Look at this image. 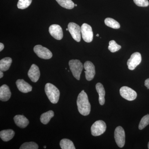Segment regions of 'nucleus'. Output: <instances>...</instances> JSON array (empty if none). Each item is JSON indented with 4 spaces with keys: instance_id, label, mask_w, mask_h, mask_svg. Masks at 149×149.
Returning a JSON list of instances; mask_svg holds the SVG:
<instances>
[{
    "instance_id": "obj_1",
    "label": "nucleus",
    "mask_w": 149,
    "mask_h": 149,
    "mask_svg": "<svg viewBox=\"0 0 149 149\" xmlns=\"http://www.w3.org/2000/svg\"><path fill=\"white\" fill-rule=\"evenodd\" d=\"M78 111L82 115L88 116L91 111V105L88 96L84 91H81L78 95L77 100Z\"/></svg>"
},
{
    "instance_id": "obj_2",
    "label": "nucleus",
    "mask_w": 149,
    "mask_h": 149,
    "mask_svg": "<svg viewBox=\"0 0 149 149\" xmlns=\"http://www.w3.org/2000/svg\"><path fill=\"white\" fill-rule=\"evenodd\" d=\"M45 92L52 103L55 104L58 102L60 93L55 85L51 83H47L45 86Z\"/></svg>"
},
{
    "instance_id": "obj_3",
    "label": "nucleus",
    "mask_w": 149,
    "mask_h": 149,
    "mask_svg": "<svg viewBox=\"0 0 149 149\" xmlns=\"http://www.w3.org/2000/svg\"><path fill=\"white\" fill-rule=\"evenodd\" d=\"M70 68L73 76L77 80H80V75L84 65L79 60H71L69 62Z\"/></svg>"
},
{
    "instance_id": "obj_4",
    "label": "nucleus",
    "mask_w": 149,
    "mask_h": 149,
    "mask_svg": "<svg viewBox=\"0 0 149 149\" xmlns=\"http://www.w3.org/2000/svg\"><path fill=\"white\" fill-rule=\"evenodd\" d=\"M106 128L105 123L102 120H97L91 127V133L93 136H100L105 132Z\"/></svg>"
},
{
    "instance_id": "obj_5",
    "label": "nucleus",
    "mask_w": 149,
    "mask_h": 149,
    "mask_svg": "<svg viewBox=\"0 0 149 149\" xmlns=\"http://www.w3.org/2000/svg\"><path fill=\"white\" fill-rule=\"evenodd\" d=\"M81 34L84 41L88 43L92 42L93 39V33L92 27L86 23L82 24L81 27Z\"/></svg>"
},
{
    "instance_id": "obj_6",
    "label": "nucleus",
    "mask_w": 149,
    "mask_h": 149,
    "mask_svg": "<svg viewBox=\"0 0 149 149\" xmlns=\"http://www.w3.org/2000/svg\"><path fill=\"white\" fill-rule=\"evenodd\" d=\"M114 139L116 143L119 148H123L125 143V133L121 126L116 127L115 130Z\"/></svg>"
},
{
    "instance_id": "obj_7",
    "label": "nucleus",
    "mask_w": 149,
    "mask_h": 149,
    "mask_svg": "<svg viewBox=\"0 0 149 149\" xmlns=\"http://www.w3.org/2000/svg\"><path fill=\"white\" fill-rule=\"evenodd\" d=\"M34 51L39 57L44 59H49L52 57V54L49 50L40 45L34 47Z\"/></svg>"
},
{
    "instance_id": "obj_8",
    "label": "nucleus",
    "mask_w": 149,
    "mask_h": 149,
    "mask_svg": "<svg viewBox=\"0 0 149 149\" xmlns=\"http://www.w3.org/2000/svg\"><path fill=\"white\" fill-rule=\"evenodd\" d=\"M120 93L123 98L130 101L134 100L137 97V94L136 91L126 86L120 88Z\"/></svg>"
},
{
    "instance_id": "obj_9",
    "label": "nucleus",
    "mask_w": 149,
    "mask_h": 149,
    "mask_svg": "<svg viewBox=\"0 0 149 149\" xmlns=\"http://www.w3.org/2000/svg\"><path fill=\"white\" fill-rule=\"evenodd\" d=\"M68 31L73 39L77 42L81 40V27L74 22H70L68 24Z\"/></svg>"
},
{
    "instance_id": "obj_10",
    "label": "nucleus",
    "mask_w": 149,
    "mask_h": 149,
    "mask_svg": "<svg viewBox=\"0 0 149 149\" xmlns=\"http://www.w3.org/2000/svg\"><path fill=\"white\" fill-rule=\"evenodd\" d=\"M142 61L141 54L139 52H135L130 56V58L127 61L128 68L130 70H134L136 67L141 63Z\"/></svg>"
},
{
    "instance_id": "obj_11",
    "label": "nucleus",
    "mask_w": 149,
    "mask_h": 149,
    "mask_svg": "<svg viewBox=\"0 0 149 149\" xmlns=\"http://www.w3.org/2000/svg\"><path fill=\"white\" fill-rule=\"evenodd\" d=\"M84 68L85 69V77L88 81L93 80L95 74V69L93 63L90 61L85 62L84 64Z\"/></svg>"
},
{
    "instance_id": "obj_12",
    "label": "nucleus",
    "mask_w": 149,
    "mask_h": 149,
    "mask_svg": "<svg viewBox=\"0 0 149 149\" xmlns=\"http://www.w3.org/2000/svg\"><path fill=\"white\" fill-rule=\"evenodd\" d=\"M49 32L50 35L56 40H61L63 37L62 29L58 24H54L51 25L49 28Z\"/></svg>"
},
{
    "instance_id": "obj_13",
    "label": "nucleus",
    "mask_w": 149,
    "mask_h": 149,
    "mask_svg": "<svg viewBox=\"0 0 149 149\" xmlns=\"http://www.w3.org/2000/svg\"><path fill=\"white\" fill-rule=\"evenodd\" d=\"M28 77L31 81L36 83L40 77V72L39 67L35 64H32L28 72Z\"/></svg>"
},
{
    "instance_id": "obj_14",
    "label": "nucleus",
    "mask_w": 149,
    "mask_h": 149,
    "mask_svg": "<svg viewBox=\"0 0 149 149\" xmlns=\"http://www.w3.org/2000/svg\"><path fill=\"white\" fill-rule=\"evenodd\" d=\"M16 84L18 90L22 93H27L32 91V86L23 79L17 80Z\"/></svg>"
},
{
    "instance_id": "obj_15",
    "label": "nucleus",
    "mask_w": 149,
    "mask_h": 149,
    "mask_svg": "<svg viewBox=\"0 0 149 149\" xmlns=\"http://www.w3.org/2000/svg\"><path fill=\"white\" fill-rule=\"evenodd\" d=\"M11 95L10 90L6 85H2L0 88V100L3 102H6L10 98Z\"/></svg>"
},
{
    "instance_id": "obj_16",
    "label": "nucleus",
    "mask_w": 149,
    "mask_h": 149,
    "mask_svg": "<svg viewBox=\"0 0 149 149\" xmlns=\"http://www.w3.org/2000/svg\"><path fill=\"white\" fill-rule=\"evenodd\" d=\"M15 123L17 125L21 128H25L28 125L29 121L24 116L17 115L14 118Z\"/></svg>"
},
{
    "instance_id": "obj_17",
    "label": "nucleus",
    "mask_w": 149,
    "mask_h": 149,
    "mask_svg": "<svg viewBox=\"0 0 149 149\" xmlns=\"http://www.w3.org/2000/svg\"><path fill=\"white\" fill-rule=\"evenodd\" d=\"M96 91L99 94V101L101 105H103L105 103V91L103 85L101 83H97L96 85Z\"/></svg>"
},
{
    "instance_id": "obj_18",
    "label": "nucleus",
    "mask_w": 149,
    "mask_h": 149,
    "mask_svg": "<svg viewBox=\"0 0 149 149\" xmlns=\"http://www.w3.org/2000/svg\"><path fill=\"white\" fill-rule=\"evenodd\" d=\"M15 134L14 131L11 129L3 130L0 132V137L3 141L7 142L13 138Z\"/></svg>"
},
{
    "instance_id": "obj_19",
    "label": "nucleus",
    "mask_w": 149,
    "mask_h": 149,
    "mask_svg": "<svg viewBox=\"0 0 149 149\" xmlns=\"http://www.w3.org/2000/svg\"><path fill=\"white\" fill-rule=\"evenodd\" d=\"M12 63V60L10 57H6L0 61V70L6 71L8 70Z\"/></svg>"
},
{
    "instance_id": "obj_20",
    "label": "nucleus",
    "mask_w": 149,
    "mask_h": 149,
    "mask_svg": "<svg viewBox=\"0 0 149 149\" xmlns=\"http://www.w3.org/2000/svg\"><path fill=\"white\" fill-rule=\"evenodd\" d=\"M54 113L53 111L50 110L45 113H44L41 115V117H40L41 122L45 125L48 124L51 118L54 117Z\"/></svg>"
},
{
    "instance_id": "obj_21",
    "label": "nucleus",
    "mask_w": 149,
    "mask_h": 149,
    "mask_svg": "<svg viewBox=\"0 0 149 149\" xmlns=\"http://www.w3.org/2000/svg\"><path fill=\"white\" fill-rule=\"evenodd\" d=\"M60 146L62 149H75L73 142L68 139H63L60 143Z\"/></svg>"
},
{
    "instance_id": "obj_22",
    "label": "nucleus",
    "mask_w": 149,
    "mask_h": 149,
    "mask_svg": "<svg viewBox=\"0 0 149 149\" xmlns=\"http://www.w3.org/2000/svg\"><path fill=\"white\" fill-rule=\"evenodd\" d=\"M104 23L108 27H111L113 29H119L120 27V24L119 22L113 19L110 17H107L105 19Z\"/></svg>"
},
{
    "instance_id": "obj_23",
    "label": "nucleus",
    "mask_w": 149,
    "mask_h": 149,
    "mask_svg": "<svg viewBox=\"0 0 149 149\" xmlns=\"http://www.w3.org/2000/svg\"><path fill=\"white\" fill-rule=\"evenodd\" d=\"M62 7L67 9H72L74 6V3L71 0H56Z\"/></svg>"
},
{
    "instance_id": "obj_24",
    "label": "nucleus",
    "mask_w": 149,
    "mask_h": 149,
    "mask_svg": "<svg viewBox=\"0 0 149 149\" xmlns=\"http://www.w3.org/2000/svg\"><path fill=\"white\" fill-rule=\"evenodd\" d=\"M121 48V46L118 45L114 40H111L109 42L108 49L112 53H114L117 52Z\"/></svg>"
},
{
    "instance_id": "obj_25",
    "label": "nucleus",
    "mask_w": 149,
    "mask_h": 149,
    "mask_svg": "<svg viewBox=\"0 0 149 149\" xmlns=\"http://www.w3.org/2000/svg\"><path fill=\"white\" fill-rule=\"evenodd\" d=\"M39 148L38 145L33 142H27L22 144L20 149H37Z\"/></svg>"
},
{
    "instance_id": "obj_26",
    "label": "nucleus",
    "mask_w": 149,
    "mask_h": 149,
    "mask_svg": "<svg viewBox=\"0 0 149 149\" xmlns=\"http://www.w3.org/2000/svg\"><path fill=\"white\" fill-rule=\"evenodd\" d=\"M32 0H19L17 7L20 9H24L28 8L32 3Z\"/></svg>"
},
{
    "instance_id": "obj_27",
    "label": "nucleus",
    "mask_w": 149,
    "mask_h": 149,
    "mask_svg": "<svg viewBox=\"0 0 149 149\" xmlns=\"http://www.w3.org/2000/svg\"><path fill=\"white\" fill-rule=\"evenodd\" d=\"M149 124V115L148 114L145 116L140 121L139 125V129L142 130L145 128L146 126Z\"/></svg>"
},
{
    "instance_id": "obj_28",
    "label": "nucleus",
    "mask_w": 149,
    "mask_h": 149,
    "mask_svg": "<svg viewBox=\"0 0 149 149\" xmlns=\"http://www.w3.org/2000/svg\"><path fill=\"white\" fill-rule=\"evenodd\" d=\"M134 3L138 6L146 7L149 6L148 0H133Z\"/></svg>"
},
{
    "instance_id": "obj_29",
    "label": "nucleus",
    "mask_w": 149,
    "mask_h": 149,
    "mask_svg": "<svg viewBox=\"0 0 149 149\" xmlns=\"http://www.w3.org/2000/svg\"><path fill=\"white\" fill-rule=\"evenodd\" d=\"M145 85L148 89H149V78H148L145 81Z\"/></svg>"
},
{
    "instance_id": "obj_30",
    "label": "nucleus",
    "mask_w": 149,
    "mask_h": 149,
    "mask_svg": "<svg viewBox=\"0 0 149 149\" xmlns=\"http://www.w3.org/2000/svg\"><path fill=\"white\" fill-rule=\"evenodd\" d=\"M4 48V46L3 44L2 43H0V51H2L3 49Z\"/></svg>"
},
{
    "instance_id": "obj_31",
    "label": "nucleus",
    "mask_w": 149,
    "mask_h": 149,
    "mask_svg": "<svg viewBox=\"0 0 149 149\" xmlns=\"http://www.w3.org/2000/svg\"><path fill=\"white\" fill-rule=\"evenodd\" d=\"M3 76V71H0V78H2Z\"/></svg>"
},
{
    "instance_id": "obj_32",
    "label": "nucleus",
    "mask_w": 149,
    "mask_h": 149,
    "mask_svg": "<svg viewBox=\"0 0 149 149\" xmlns=\"http://www.w3.org/2000/svg\"><path fill=\"white\" fill-rule=\"evenodd\" d=\"M148 148L149 149V142L148 143Z\"/></svg>"
},
{
    "instance_id": "obj_33",
    "label": "nucleus",
    "mask_w": 149,
    "mask_h": 149,
    "mask_svg": "<svg viewBox=\"0 0 149 149\" xmlns=\"http://www.w3.org/2000/svg\"><path fill=\"white\" fill-rule=\"evenodd\" d=\"M96 36H97V37H99V34H97V35H96Z\"/></svg>"
},
{
    "instance_id": "obj_34",
    "label": "nucleus",
    "mask_w": 149,
    "mask_h": 149,
    "mask_svg": "<svg viewBox=\"0 0 149 149\" xmlns=\"http://www.w3.org/2000/svg\"><path fill=\"white\" fill-rule=\"evenodd\" d=\"M44 148H46V146H44Z\"/></svg>"
},
{
    "instance_id": "obj_35",
    "label": "nucleus",
    "mask_w": 149,
    "mask_h": 149,
    "mask_svg": "<svg viewBox=\"0 0 149 149\" xmlns=\"http://www.w3.org/2000/svg\"><path fill=\"white\" fill-rule=\"evenodd\" d=\"M74 6H77V4H74Z\"/></svg>"
},
{
    "instance_id": "obj_36",
    "label": "nucleus",
    "mask_w": 149,
    "mask_h": 149,
    "mask_svg": "<svg viewBox=\"0 0 149 149\" xmlns=\"http://www.w3.org/2000/svg\"><path fill=\"white\" fill-rule=\"evenodd\" d=\"M66 31H68V28H67V29H66Z\"/></svg>"
}]
</instances>
